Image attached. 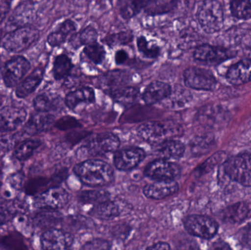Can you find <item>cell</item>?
<instances>
[{"label": "cell", "mask_w": 251, "mask_h": 250, "mask_svg": "<svg viewBox=\"0 0 251 250\" xmlns=\"http://www.w3.org/2000/svg\"><path fill=\"white\" fill-rule=\"evenodd\" d=\"M140 137L148 143L158 145L181 136L183 129L173 121H153L143 123L137 129Z\"/></svg>", "instance_id": "7a4b0ae2"}, {"label": "cell", "mask_w": 251, "mask_h": 250, "mask_svg": "<svg viewBox=\"0 0 251 250\" xmlns=\"http://www.w3.org/2000/svg\"><path fill=\"white\" fill-rule=\"evenodd\" d=\"M30 69V64L25 57L17 56L7 62L3 71V80L7 88L19 84Z\"/></svg>", "instance_id": "7c38bea8"}, {"label": "cell", "mask_w": 251, "mask_h": 250, "mask_svg": "<svg viewBox=\"0 0 251 250\" xmlns=\"http://www.w3.org/2000/svg\"><path fill=\"white\" fill-rule=\"evenodd\" d=\"M196 17L206 33L219 32L224 26V10L218 0H203L198 7Z\"/></svg>", "instance_id": "3957f363"}, {"label": "cell", "mask_w": 251, "mask_h": 250, "mask_svg": "<svg viewBox=\"0 0 251 250\" xmlns=\"http://www.w3.org/2000/svg\"><path fill=\"white\" fill-rule=\"evenodd\" d=\"M180 173L178 164L162 158L151 162L145 170V175L155 181L175 180Z\"/></svg>", "instance_id": "8fae6325"}, {"label": "cell", "mask_w": 251, "mask_h": 250, "mask_svg": "<svg viewBox=\"0 0 251 250\" xmlns=\"http://www.w3.org/2000/svg\"><path fill=\"white\" fill-rule=\"evenodd\" d=\"M74 172L84 184L93 187L107 186L114 179L113 167L102 160L82 161L75 166Z\"/></svg>", "instance_id": "6da1fadb"}, {"label": "cell", "mask_w": 251, "mask_h": 250, "mask_svg": "<svg viewBox=\"0 0 251 250\" xmlns=\"http://www.w3.org/2000/svg\"><path fill=\"white\" fill-rule=\"evenodd\" d=\"M171 247L168 243L165 242H158V243L153 244L151 246L148 247L147 250H170Z\"/></svg>", "instance_id": "db71d44e"}, {"label": "cell", "mask_w": 251, "mask_h": 250, "mask_svg": "<svg viewBox=\"0 0 251 250\" xmlns=\"http://www.w3.org/2000/svg\"><path fill=\"white\" fill-rule=\"evenodd\" d=\"M74 67L75 65L67 54H59L54 58L53 63V76L56 80L66 79L70 76Z\"/></svg>", "instance_id": "f1b7e54d"}, {"label": "cell", "mask_w": 251, "mask_h": 250, "mask_svg": "<svg viewBox=\"0 0 251 250\" xmlns=\"http://www.w3.org/2000/svg\"><path fill=\"white\" fill-rule=\"evenodd\" d=\"M226 155L224 153L219 152L218 154H215V155L212 156L211 158H209L203 165L201 166L200 169V173H203V172H207L209 170H212L215 165L218 164L220 161L224 160L225 158Z\"/></svg>", "instance_id": "c3c4849f"}, {"label": "cell", "mask_w": 251, "mask_h": 250, "mask_svg": "<svg viewBox=\"0 0 251 250\" xmlns=\"http://www.w3.org/2000/svg\"><path fill=\"white\" fill-rule=\"evenodd\" d=\"M7 181L12 188L19 190L23 187L24 174L20 172L13 173L9 176Z\"/></svg>", "instance_id": "681fc988"}, {"label": "cell", "mask_w": 251, "mask_h": 250, "mask_svg": "<svg viewBox=\"0 0 251 250\" xmlns=\"http://www.w3.org/2000/svg\"><path fill=\"white\" fill-rule=\"evenodd\" d=\"M2 103H3V97L1 96V95H0V106H1V104H2Z\"/></svg>", "instance_id": "11a10c76"}, {"label": "cell", "mask_w": 251, "mask_h": 250, "mask_svg": "<svg viewBox=\"0 0 251 250\" xmlns=\"http://www.w3.org/2000/svg\"><path fill=\"white\" fill-rule=\"evenodd\" d=\"M151 0H119V13L125 20L135 17L146 8Z\"/></svg>", "instance_id": "f546056e"}, {"label": "cell", "mask_w": 251, "mask_h": 250, "mask_svg": "<svg viewBox=\"0 0 251 250\" xmlns=\"http://www.w3.org/2000/svg\"><path fill=\"white\" fill-rule=\"evenodd\" d=\"M39 37V31L36 28L29 25L22 26L12 31L6 36L3 47L10 52H22L34 45Z\"/></svg>", "instance_id": "277c9868"}, {"label": "cell", "mask_w": 251, "mask_h": 250, "mask_svg": "<svg viewBox=\"0 0 251 250\" xmlns=\"http://www.w3.org/2000/svg\"><path fill=\"white\" fill-rule=\"evenodd\" d=\"M241 242L245 247L251 249V223L242 232Z\"/></svg>", "instance_id": "f907efd6"}, {"label": "cell", "mask_w": 251, "mask_h": 250, "mask_svg": "<svg viewBox=\"0 0 251 250\" xmlns=\"http://www.w3.org/2000/svg\"><path fill=\"white\" fill-rule=\"evenodd\" d=\"M35 18V7L31 1H26L19 4L10 16L7 26L20 28L28 26Z\"/></svg>", "instance_id": "d6986e66"}, {"label": "cell", "mask_w": 251, "mask_h": 250, "mask_svg": "<svg viewBox=\"0 0 251 250\" xmlns=\"http://www.w3.org/2000/svg\"><path fill=\"white\" fill-rule=\"evenodd\" d=\"M73 241V236L68 232L57 228L48 229L41 236V248L44 250H66L72 246Z\"/></svg>", "instance_id": "9a60e30c"}, {"label": "cell", "mask_w": 251, "mask_h": 250, "mask_svg": "<svg viewBox=\"0 0 251 250\" xmlns=\"http://www.w3.org/2000/svg\"><path fill=\"white\" fill-rule=\"evenodd\" d=\"M145 157L146 152L144 150L137 147H131L116 151L113 161L118 170L128 171L137 167Z\"/></svg>", "instance_id": "4fadbf2b"}, {"label": "cell", "mask_w": 251, "mask_h": 250, "mask_svg": "<svg viewBox=\"0 0 251 250\" xmlns=\"http://www.w3.org/2000/svg\"><path fill=\"white\" fill-rule=\"evenodd\" d=\"M1 165H0V175H1Z\"/></svg>", "instance_id": "9f6ffc18"}, {"label": "cell", "mask_w": 251, "mask_h": 250, "mask_svg": "<svg viewBox=\"0 0 251 250\" xmlns=\"http://www.w3.org/2000/svg\"><path fill=\"white\" fill-rule=\"evenodd\" d=\"M179 1L180 0H151L144 9V11L148 16H162L175 10Z\"/></svg>", "instance_id": "1f68e13d"}, {"label": "cell", "mask_w": 251, "mask_h": 250, "mask_svg": "<svg viewBox=\"0 0 251 250\" xmlns=\"http://www.w3.org/2000/svg\"><path fill=\"white\" fill-rule=\"evenodd\" d=\"M184 224L190 234L203 239H212L218 230V223L206 216H189L184 220Z\"/></svg>", "instance_id": "9c48e42d"}, {"label": "cell", "mask_w": 251, "mask_h": 250, "mask_svg": "<svg viewBox=\"0 0 251 250\" xmlns=\"http://www.w3.org/2000/svg\"><path fill=\"white\" fill-rule=\"evenodd\" d=\"M133 38H134V34L132 31H121V32L107 35L105 38V43L110 48H113L119 45H126L132 42Z\"/></svg>", "instance_id": "ee69618b"}, {"label": "cell", "mask_w": 251, "mask_h": 250, "mask_svg": "<svg viewBox=\"0 0 251 250\" xmlns=\"http://www.w3.org/2000/svg\"><path fill=\"white\" fill-rule=\"evenodd\" d=\"M178 189V183L175 180L156 181L146 185L143 193L150 199L161 200L176 193Z\"/></svg>", "instance_id": "2e32d148"}, {"label": "cell", "mask_w": 251, "mask_h": 250, "mask_svg": "<svg viewBox=\"0 0 251 250\" xmlns=\"http://www.w3.org/2000/svg\"><path fill=\"white\" fill-rule=\"evenodd\" d=\"M44 74V69L41 68H35L19 84L16 91V96L19 98H25L32 94L42 82Z\"/></svg>", "instance_id": "cb8c5ba5"}, {"label": "cell", "mask_w": 251, "mask_h": 250, "mask_svg": "<svg viewBox=\"0 0 251 250\" xmlns=\"http://www.w3.org/2000/svg\"><path fill=\"white\" fill-rule=\"evenodd\" d=\"M125 207L120 202L116 201H105L97 204L91 210V216L103 220H113L122 215L125 211Z\"/></svg>", "instance_id": "7402d4cb"}, {"label": "cell", "mask_w": 251, "mask_h": 250, "mask_svg": "<svg viewBox=\"0 0 251 250\" xmlns=\"http://www.w3.org/2000/svg\"><path fill=\"white\" fill-rule=\"evenodd\" d=\"M120 146L119 137L110 132L97 134L88 139L81 150L87 155L102 157L116 152Z\"/></svg>", "instance_id": "8992f818"}, {"label": "cell", "mask_w": 251, "mask_h": 250, "mask_svg": "<svg viewBox=\"0 0 251 250\" xmlns=\"http://www.w3.org/2000/svg\"><path fill=\"white\" fill-rule=\"evenodd\" d=\"M249 214V206L243 203H237L223 211L222 219L226 223L236 224L246 220Z\"/></svg>", "instance_id": "4dcf8cb0"}, {"label": "cell", "mask_w": 251, "mask_h": 250, "mask_svg": "<svg viewBox=\"0 0 251 250\" xmlns=\"http://www.w3.org/2000/svg\"><path fill=\"white\" fill-rule=\"evenodd\" d=\"M107 92L116 102L124 106H130L134 104L140 95V90L136 87L129 85L118 87Z\"/></svg>", "instance_id": "d4e9b609"}, {"label": "cell", "mask_w": 251, "mask_h": 250, "mask_svg": "<svg viewBox=\"0 0 251 250\" xmlns=\"http://www.w3.org/2000/svg\"><path fill=\"white\" fill-rule=\"evenodd\" d=\"M99 34L97 29L88 25L79 32H75L69 38V43L72 48L77 49L92 43L97 42Z\"/></svg>", "instance_id": "83f0119b"}, {"label": "cell", "mask_w": 251, "mask_h": 250, "mask_svg": "<svg viewBox=\"0 0 251 250\" xmlns=\"http://www.w3.org/2000/svg\"><path fill=\"white\" fill-rule=\"evenodd\" d=\"M69 194L66 189L53 186L40 194L34 201V205L39 209H59L67 205Z\"/></svg>", "instance_id": "30bf717a"}, {"label": "cell", "mask_w": 251, "mask_h": 250, "mask_svg": "<svg viewBox=\"0 0 251 250\" xmlns=\"http://www.w3.org/2000/svg\"><path fill=\"white\" fill-rule=\"evenodd\" d=\"M201 118L205 125L212 128L222 126L228 120L226 113L218 107H209V109L203 110V113L201 114Z\"/></svg>", "instance_id": "e575fe53"}, {"label": "cell", "mask_w": 251, "mask_h": 250, "mask_svg": "<svg viewBox=\"0 0 251 250\" xmlns=\"http://www.w3.org/2000/svg\"><path fill=\"white\" fill-rule=\"evenodd\" d=\"M1 182H0V188H1Z\"/></svg>", "instance_id": "6f0895ef"}, {"label": "cell", "mask_w": 251, "mask_h": 250, "mask_svg": "<svg viewBox=\"0 0 251 250\" xmlns=\"http://www.w3.org/2000/svg\"><path fill=\"white\" fill-rule=\"evenodd\" d=\"M27 113L23 107H5L0 111V132H11L26 121Z\"/></svg>", "instance_id": "5bb4252c"}, {"label": "cell", "mask_w": 251, "mask_h": 250, "mask_svg": "<svg viewBox=\"0 0 251 250\" xmlns=\"http://www.w3.org/2000/svg\"><path fill=\"white\" fill-rule=\"evenodd\" d=\"M62 220V214L55 209H41L32 218L33 224L40 228H54Z\"/></svg>", "instance_id": "484cf974"}, {"label": "cell", "mask_w": 251, "mask_h": 250, "mask_svg": "<svg viewBox=\"0 0 251 250\" xmlns=\"http://www.w3.org/2000/svg\"><path fill=\"white\" fill-rule=\"evenodd\" d=\"M111 248V245L107 241L101 239H95L85 243L82 249L88 250H108Z\"/></svg>", "instance_id": "7dc6e473"}, {"label": "cell", "mask_w": 251, "mask_h": 250, "mask_svg": "<svg viewBox=\"0 0 251 250\" xmlns=\"http://www.w3.org/2000/svg\"><path fill=\"white\" fill-rule=\"evenodd\" d=\"M54 117L49 113L38 112L29 117L24 128L26 135H34L42 133L50 129L54 122Z\"/></svg>", "instance_id": "44dd1931"}, {"label": "cell", "mask_w": 251, "mask_h": 250, "mask_svg": "<svg viewBox=\"0 0 251 250\" xmlns=\"http://www.w3.org/2000/svg\"><path fill=\"white\" fill-rule=\"evenodd\" d=\"M128 73L125 70H116L106 73L101 78V82L102 86L108 92L110 90L126 85V82L128 81Z\"/></svg>", "instance_id": "d590c367"}, {"label": "cell", "mask_w": 251, "mask_h": 250, "mask_svg": "<svg viewBox=\"0 0 251 250\" xmlns=\"http://www.w3.org/2000/svg\"><path fill=\"white\" fill-rule=\"evenodd\" d=\"M224 173L231 180L245 186H251V154L244 153L228 159Z\"/></svg>", "instance_id": "5b68a950"}, {"label": "cell", "mask_w": 251, "mask_h": 250, "mask_svg": "<svg viewBox=\"0 0 251 250\" xmlns=\"http://www.w3.org/2000/svg\"><path fill=\"white\" fill-rule=\"evenodd\" d=\"M236 54L235 51L228 48L202 44L195 48L193 57L196 61L212 66L233 58Z\"/></svg>", "instance_id": "ba28073f"}, {"label": "cell", "mask_w": 251, "mask_h": 250, "mask_svg": "<svg viewBox=\"0 0 251 250\" xmlns=\"http://www.w3.org/2000/svg\"><path fill=\"white\" fill-rule=\"evenodd\" d=\"M158 154L164 159L177 160L181 159L185 151V146L181 141L172 139L157 145Z\"/></svg>", "instance_id": "4316f807"}, {"label": "cell", "mask_w": 251, "mask_h": 250, "mask_svg": "<svg viewBox=\"0 0 251 250\" xmlns=\"http://www.w3.org/2000/svg\"><path fill=\"white\" fill-rule=\"evenodd\" d=\"M183 77L186 86L197 91H213L218 85L213 73L203 68L190 66L184 70Z\"/></svg>", "instance_id": "52a82bcc"}, {"label": "cell", "mask_w": 251, "mask_h": 250, "mask_svg": "<svg viewBox=\"0 0 251 250\" xmlns=\"http://www.w3.org/2000/svg\"><path fill=\"white\" fill-rule=\"evenodd\" d=\"M136 44L139 52L146 58L155 60L161 55V47L155 43L148 41L144 35H140L137 38Z\"/></svg>", "instance_id": "8d00e7d4"}, {"label": "cell", "mask_w": 251, "mask_h": 250, "mask_svg": "<svg viewBox=\"0 0 251 250\" xmlns=\"http://www.w3.org/2000/svg\"><path fill=\"white\" fill-rule=\"evenodd\" d=\"M231 11L239 19H251V0H231Z\"/></svg>", "instance_id": "60d3db41"}, {"label": "cell", "mask_w": 251, "mask_h": 250, "mask_svg": "<svg viewBox=\"0 0 251 250\" xmlns=\"http://www.w3.org/2000/svg\"><path fill=\"white\" fill-rule=\"evenodd\" d=\"M11 6V0H0V23L8 14Z\"/></svg>", "instance_id": "f5cc1de1"}, {"label": "cell", "mask_w": 251, "mask_h": 250, "mask_svg": "<svg viewBox=\"0 0 251 250\" xmlns=\"http://www.w3.org/2000/svg\"><path fill=\"white\" fill-rule=\"evenodd\" d=\"M226 79L234 85L251 82V59H244L232 65L227 71Z\"/></svg>", "instance_id": "ffe728a7"}, {"label": "cell", "mask_w": 251, "mask_h": 250, "mask_svg": "<svg viewBox=\"0 0 251 250\" xmlns=\"http://www.w3.org/2000/svg\"><path fill=\"white\" fill-rule=\"evenodd\" d=\"M52 179H47L46 177H36L29 179L25 183L24 186L25 193L29 196H34L40 192L42 193L47 190L49 185L51 184Z\"/></svg>", "instance_id": "f35d334b"}, {"label": "cell", "mask_w": 251, "mask_h": 250, "mask_svg": "<svg viewBox=\"0 0 251 250\" xmlns=\"http://www.w3.org/2000/svg\"><path fill=\"white\" fill-rule=\"evenodd\" d=\"M110 194L106 191H83L78 195V199L84 204H98L109 199Z\"/></svg>", "instance_id": "7bdbcfd3"}, {"label": "cell", "mask_w": 251, "mask_h": 250, "mask_svg": "<svg viewBox=\"0 0 251 250\" xmlns=\"http://www.w3.org/2000/svg\"><path fill=\"white\" fill-rule=\"evenodd\" d=\"M34 108L38 112L50 113L58 110L61 106V99L60 97L41 93L37 95L33 101Z\"/></svg>", "instance_id": "836d02e7"}, {"label": "cell", "mask_w": 251, "mask_h": 250, "mask_svg": "<svg viewBox=\"0 0 251 250\" xmlns=\"http://www.w3.org/2000/svg\"><path fill=\"white\" fill-rule=\"evenodd\" d=\"M213 139L209 136H198L192 140L190 146L192 153L196 156L206 154L212 148Z\"/></svg>", "instance_id": "f6af8a7d"}, {"label": "cell", "mask_w": 251, "mask_h": 250, "mask_svg": "<svg viewBox=\"0 0 251 250\" xmlns=\"http://www.w3.org/2000/svg\"><path fill=\"white\" fill-rule=\"evenodd\" d=\"M167 99L170 100L171 107L179 108L184 107L187 103L191 99V94L185 90H176L173 91L170 96Z\"/></svg>", "instance_id": "bcb514c9"}, {"label": "cell", "mask_w": 251, "mask_h": 250, "mask_svg": "<svg viewBox=\"0 0 251 250\" xmlns=\"http://www.w3.org/2000/svg\"><path fill=\"white\" fill-rule=\"evenodd\" d=\"M172 91V87L167 82L154 81L146 87L142 98L148 105H153L166 100Z\"/></svg>", "instance_id": "e0dca14e"}, {"label": "cell", "mask_w": 251, "mask_h": 250, "mask_svg": "<svg viewBox=\"0 0 251 250\" xmlns=\"http://www.w3.org/2000/svg\"><path fill=\"white\" fill-rule=\"evenodd\" d=\"M41 144L42 143L41 141L38 139H27L24 141L15 150V157L19 161H26L33 155Z\"/></svg>", "instance_id": "74e56055"}, {"label": "cell", "mask_w": 251, "mask_h": 250, "mask_svg": "<svg viewBox=\"0 0 251 250\" xmlns=\"http://www.w3.org/2000/svg\"><path fill=\"white\" fill-rule=\"evenodd\" d=\"M76 24L72 19L63 21L56 30L51 32L47 38V42L51 47L63 45L69 38L76 32Z\"/></svg>", "instance_id": "603a6c76"}, {"label": "cell", "mask_w": 251, "mask_h": 250, "mask_svg": "<svg viewBox=\"0 0 251 250\" xmlns=\"http://www.w3.org/2000/svg\"><path fill=\"white\" fill-rule=\"evenodd\" d=\"M128 60H129V55L126 50L122 48L116 51L115 54V62L116 64L122 66L126 64Z\"/></svg>", "instance_id": "816d5d0a"}, {"label": "cell", "mask_w": 251, "mask_h": 250, "mask_svg": "<svg viewBox=\"0 0 251 250\" xmlns=\"http://www.w3.org/2000/svg\"><path fill=\"white\" fill-rule=\"evenodd\" d=\"M95 91L91 87H82L69 92L65 98V104L70 110H75L95 102Z\"/></svg>", "instance_id": "ac0fdd59"}, {"label": "cell", "mask_w": 251, "mask_h": 250, "mask_svg": "<svg viewBox=\"0 0 251 250\" xmlns=\"http://www.w3.org/2000/svg\"><path fill=\"white\" fill-rule=\"evenodd\" d=\"M25 211L23 204L16 201L0 202V226L11 222L21 211Z\"/></svg>", "instance_id": "d6a6232c"}, {"label": "cell", "mask_w": 251, "mask_h": 250, "mask_svg": "<svg viewBox=\"0 0 251 250\" xmlns=\"http://www.w3.org/2000/svg\"><path fill=\"white\" fill-rule=\"evenodd\" d=\"M0 245L10 250H22L27 249L25 239L18 233H11L0 237Z\"/></svg>", "instance_id": "b9f144b4"}, {"label": "cell", "mask_w": 251, "mask_h": 250, "mask_svg": "<svg viewBox=\"0 0 251 250\" xmlns=\"http://www.w3.org/2000/svg\"><path fill=\"white\" fill-rule=\"evenodd\" d=\"M83 53L92 63L97 66L101 65L104 62L107 54L104 47L97 41L85 45Z\"/></svg>", "instance_id": "ab89813d"}]
</instances>
